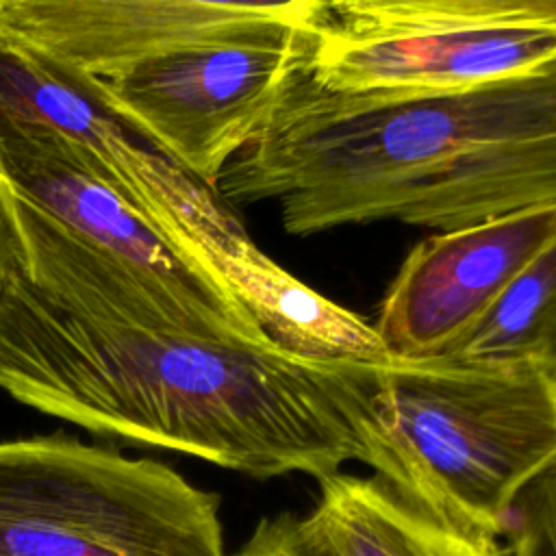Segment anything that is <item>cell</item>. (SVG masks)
Segmentation results:
<instances>
[{
	"label": "cell",
	"mask_w": 556,
	"mask_h": 556,
	"mask_svg": "<svg viewBox=\"0 0 556 556\" xmlns=\"http://www.w3.org/2000/svg\"><path fill=\"white\" fill-rule=\"evenodd\" d=\"M361 376L363 365L295 358L252 321L85 315L15 267L0 291V389L13 400L254 478L324 480L365 463L348 415Z\"/></svg>",
	"instance_id": "1"
},
{
	"label": "cell",
	"mask_w": 556,
	"mask_h": 556,
	"mask_svg": "<svg viewBox=\"0 0 556 556\" xmlns=\"http://www.w3.org/2000/svg\"><path fill=\"white\" fill-rule=\"evenodd\" d=\"M215 193L274 202L302 237L374 222L445 232L556 204V59L413 93H332L302 70Z\"/></svg>",
	"instance_id": "2"
},
{
	"label": "cell",
	"mask_w": 556,
	"mask_h": 556,
	"mask_svg": "<svg viewBox=\"0 0 556 556\" xmlns=\"http://www.w3.org/2000/svg\"><path fill=\"white\" fill-rule=\"evenodd\" d=\"M374 476L439 521L500 539L556 469V378L445 356L371 365L352 413Z\"/></svg>",
	"instance_id": "3"
},
{
	"label": "cell",
	"mask_w": 556,
	"mask_h": 556,
	"mask_svg": "<svg viewBox=\"0 0 556 556\" xmlns=\"http://www.w3.org/2000/svg\"><path fill=\"white\" fill-rule=\"evenodd\" d=\"M0 556H226L219 497L154 458L0 441Z\"/></svg>",
	"instance_id": "4"
},
{
	"label": "cell",
	"mask_w": 556,
	"mask_h": 556,
	"mask_svg": "<svg viewBox=\"0 0 556 556\" xmlns=\"http://www.w3.org/2000/svg\"><path fill=\"white\" fill-rule=\"evenodd\" d=\"M2 132L61 143L224 285L232 263L254 245L213 189L172 163L111 109L100 78L0 26Z\"/></svg>",
	"instance_id": "5"
},
{
	"label": "cell",
	"mask_w": 556,
	"mask_h": 556,
	"mask_svg": "<svg viewBox=\"0 0 556 556\" xmlns=\"http://www.w3.org/2000/svg\"><path fill=\"white\" fill-rule=\"evenodd\" d=\"M315 28L250 24L213 33L150 52L100 78V87L119 117L215 191L304 70Z\"/></svg>",
	"instance_id": "6"
},
{
	"label": "cell",
	"mask_w": 556,
	"mask_h": 556,
	"mask_svg": "<svg viewBox=\"0 0 556 556\" xmlns=\"http://www.w3.org/2000/svg\"><path fill=\"white\" fill-rule=\"evenodd\" d=\"M556 237V204L437 232L402 261L374 324L393 358L450 352Z\"/></svg>",
	"instance_id": "7"
},
{
	"label": "cell",
	"mask_w": 556,
	"mask_h": 556,
	"mask_svg": "<svg viewBox=\"0 0 556 556\" xmlns=\"http://www.w3.org/2000/svg\"><path fill=\"white\" fill-rule=\"evenodd\" d=\"M556 59V24H469L356 30L319 24L306 78L332 93L467 89L543 67Z\"/></svg>",
	"instance_id": "8"
},
{
	"label": "cell",
	"mask_w": 556,
	"mask_h": 556,
	"mask_svg": "<svg viewBox=\"0 0 556 556\" xmlns=\"http://www.w3.org/2000/svg\"><path fill=\"white\" fill-rule=\"evenodd\" d=\"M328 0H0V26L104 78L150 52L250 24L311 30Z\"/></svg>",
	"instance_id": "9"
},
{
	"label": "cell",
	"mask_w": 556,
	"mask_h": 556,
	"mask_svg": "<svg viewBox=\"0 0 556 556\" xmlns=\"http://www.w3.org/2000/svg\"><path fill=\"white\" fill-rule=\"evenodd\" d=\"M0 182L156 289L195 304L248 311L191 252L54 139L2 132Z\"/></svg>",
	"instance_id": "10"
},
{
	"label": "cell",
	"mask_w": 556,
	"mask_h": 556,
	"mask_svg": "<svg viewBox=\"0 0 556 556\" xmlns=\"http://www.w3.org/2000/svg\"><path fill=\"white\" fill-rule=\"evenodd\" d=\"M308 515L334 556H506L497 539L439 521L378 476L319 480Z\"/></svg>",
	"instance_id": "11"
},
{
	"label": "cell",
	"mask_w": 556,
	"mask_h": 556,
	"mask_svg": "<svg viewBox=\"0 0 556 556\" xmlns=\"http://www.w3.org/2000/svg\"><path fill=\"white\" fill-rule=\"evenodd\" d=\"M443 356L534 367L556 378V237Z\"/></svg>",
	"instance_id": "12"
},
{
	"label": "cell",
	"mask_w": 556,
	"mask_h": 556,
	"mask_svg": "<svg viewBox=\"0 0 556 556\" xmlns=\"http://www.w3.org/2000/svg\"><path fill=\"white\" fill-rule=\"evenodd\" d=\"M341 26L356 30L469 26V24H556V0H328Z\"/></svg>",
	"instance_id": "13"
},
{
	"label": "cell",
	"mask_w": 556,
	"mask_h": 556,
	"mask_svg": "<svg viewBox=\"0 0 556 556\" xmlns=\"http://www.w3.org/2000/svg\"><path fill=\"white\" fill-rule=\"evenodd\" d=\"M508 556H556V469L519 500Z\"/></svg>",
	"instance_id": "14"
},
{
	"label": "cell",
	"mask_w": 556,
	"mask_h": 556,
	"mask_svg": "<svg viewBox=\"0 0 556 556\" xmlns=\"http://www.w3.org/2000/svg\"><path fill=\"white\" fill-rule=\"evenodd\" d=\"M232 556H334L311 515H276L258 521Z\"/></svg>",
	"instance_id": "15"
},
{
	"label": "cell",
	"mask_w": 556,
	"mask_h": 556,
	"mask_svg": "<svg viewBox=\"0 0 556 556\" xmlns=\"http://www.w3.org/2000/svg\"><path fill=\"white\" fill-rule=\"evenodd\" d=\"M13 269V252H11V241H9V235H7V226L0 217V291L9 278Z\"/></svg>",
	"instance_id": "16"
}]
</instances>
